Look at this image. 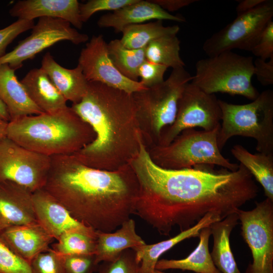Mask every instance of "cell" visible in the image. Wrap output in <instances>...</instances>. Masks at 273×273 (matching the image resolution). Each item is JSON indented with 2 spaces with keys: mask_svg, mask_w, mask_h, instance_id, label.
<instances>
[{
  "mask_svg": "<svg viewBox=\"0 0 273 273\" xmlns=\"http://www.w3.org/2000/svg\"><path fill=\"white\" fill-rule=\"evenodd\" d=\"M129 164L139 185L133 214L166 236L175 226L189 229L208 213L222 220L259 191L241 164L234 171L208 165L165 169L152 161L143 142Z\"/></svg>",
  "mask_w": 273,
  "mask_h": 273,
  "instance_id": "1",
  "label": "cell"
},
{
  "mask_svg": "<svg viewBox=\"0 0 273 273\" xmlns=\"http://www.w3.org/2000/svg\"><path fill=\"white\" fill-rule=\"evenodd\" d=\"M153 273H165V272H163L161 270H159L155 269Z\"/></svg>",
  "mask_w": 273,
  "mask_h": 273,
  "instance_id": "45",
  "label": "cell"
},
{
  "mask_svg": "<svg viewBox=\"0 0 273 273\" xmlns=\"http://www.w3.org/2000/svg\"><path fill=\"white\" fill-rule=\"evenodd\" d=\"M55 240L38 222L0 231V241L29 263L37 255L49 250Z\"/></svg>",
  "mask_w": 273,
  "mask_h": 273,
  "instance_id": "18",
  "label": "cell"
},
{
  "mask_svg": "<svg viewBox=\"0 0 273 273\" xmlns=\"http://www.w3.org/2000/svg\"><path fill=\"white\" fill-rule=\"evenodd\" d=\"M37 221L55 239L64 233L80 231L96 235L97 231L74 218L67 209L43 189L32 193Z\"/></svg>",
  "mask_w": 273,
  "mask_h": 273,
  "instance_id": "15",
  "label": "cell"
},
{
  "mask_svg": "<svg viewBox=\"0 0 273 273\" xmlns=\"http://www.w3.org/2000/svg\"><path fill=\"white\" fill-rule=\"evenodd\" d=\"M266 0H244L240 1L236 8L237 15L254 9L263 4Z\"/></svg>",
  "mask_w": 273,
  "mask_h": 273,
  "instance_id": "42",
  "label": "cell"
},
{
  "mask_svg": "<svg viewBox=\"0 0 273 273\" xmlns=\"http://www.w3.org/2000/svg\"><path fill=\"white\" fill-rule=\"evenodd\" d=\"M136 0H90L80 4L79 12L81 21L86 22L96 13L104 11H115Z\"/></svg>",
  "mask_w": 273,
  "mask_h": 273,
  "instance_id": "34",
  "label": "cell"
},
{
  "mask_svg": "<svg viewBox=\"0 0 273 273\" xmlns=\"http://www.w3.org/2000/svg\"><path fill=\"white\" fill-rule=\"evenodd\" d=\"M40 68L67 101L77 103L85 94L88 81L79 65L73 69L64 68L47 52L42 58Z\"/></svg>",
  "mask_w": 273,
  "mask_h": 273,
  "instance_id": "22",
  "label": "cell"
},
{
  "mask_svg": "<svg viewBox=\"0 0 273 273\" xmlns=\"http://www.w3.org/2000/svg\"><path fill=\"white\" fill-rule=\"evenodd\" d=\"M88 81L97 82L132 94L145 88L140 81L128 79L111 60L102 35L93 36L80 53L78 63Z\"/></svg>",
  "mask_w": 273,
  "mask_h": 273,
  "instance_id": "14",
  "label": "cell"
},
{
  "mask_svg": "<svg viewBox=\"0 0 273 273\" xmlns=\"http://www.w3.org/2000/svg\"><path fill=\"white\" fill-rule=\"evenodd\" d=\"M71 107L95 135L92 142L72 154L82 163L114 171L138 155L143 141L132 94L88 81L82 99Z\"/></svg>",
  "mask_w": 273,
  "mask_h": 273,
  "instance_id": "3",
  "label": "cell"
},
{
  "mask_svg": "<svg viewBox=\"0 0 273 273\" xmlns=\"http://www.w3.org/2000/svg\"><path fill=\"white\" fill-rule=\"evenodd\" d=\"M253 75L264 86L273 84V57L268 61L257 58L253 61Z\"/></svg>",
  "mask_w": 273,
  "mask_h": 273,
  "instance_id": "40",
  "label": "cell"
},
{
  "mask_svg": "<svg viewBox=\"0 0 273 273\" xmlns=\"http://www.w3.org/2000/svg\"><path fill=\"white\" fill-rule=\"evenodd\" d=\"M97 235L80 231H70L63 234L51 245V248L63 255H94Z\"/></svg>",
  "mask_w": 273,
  "mask_h": 273,
  "instance_id": "31",
  "label": "cell"
},
{
  "mask_svg": "<svg viewBox=\"0 0 273 273\" xmlns=\"http://www.w3.org/2000/svg\"><path fill=\"white\" fill-rule=\"evenodd\" d=\"M167 68L162 65L146 60L140 66L138 74L140 81L146 88H149L162 82Z\"/></svg>",
  "mask_w": 273,
  "mask_h": 273,
  "instance_id": "38",
  "label": "cell"
},
{
  "mask_svg": "<svg viewBox=\"0 0 273 273\" xmlns=\"http://www.w3.org/2000/svg\"><path fill=\"white\" fill-rule=\"evenodd\" d=\"M221 118L218 99L214 94H207L189 82L179 101L174 121L162 129L156 145H168L186 129L199 127L212 130L219 128Z\"/></svg>",
  "mask_w": 273,
  "mask_h": 273,
  "instance_id": "10",
  "label": "cell"
},
{
  "mask_svg": "<svg viewBox=\"0 0 273 273\" xmlns=\"http://www.w3.org/2000/svg\"><path fill=\"white\" fill-rule=\"evenodd\" d=\"M140 267L135 251L129 248L115 259L100 263L97 271L98 273H140Z\"/></svg>",
  "mask_w": 273,
  "mask_h": 273,
  "instance_id": "32",
  "label": "cell"
},
{
  "mask_svg": "<svg viewBox=\"0 0 273 273\" xmlns=\"http://www.w3.org/2000/svg\"><path fill=\"white\" fill-rule=\"evenodd\" d=\"M0 119L9 122L11 120V117L8 112V109L0 99Z\"/></svg>",
  "mask_w": 273,
  "mask_h": 273,
  "instance_id": "43",
  "label": "cell"
},
{
  "mask_svg": "<svg viewBox=\"0 0 273 273\" xmlns=\"http://www.w3.org/2000/svg\"><path fill=\"white\" fill-rule=\"evenodd\" d=\"M153 20L178 22L186 21L182 16L170 14L151 0H136L112 13L102 16L98 20L97 25L100 28H112L116 32L122 33L128 26Z\"/></svg>",
  "mask_w": 273,
  "mask_h": 273,
  "instance_id": "17",
  "label": "cell"
},
{
  "mask_svg": "<svg viewBox=\"0 0 273 273\" xmlns=\"http://www.w3.org/2000/svg\"><path fill=\"white\" fill-rule=\"evenodd\" d=\"M236 213L253 257L245 273H273V201L266 198L253 209Z\"/></svg>",
  "mask_w": 273,
  "mask_h": 273,
  "instance_id": "11",
  "label": "cell"
},
{
  "mask_svg": "<svg viewBox=\"0 0 273 273\" xmlns=\"http://www.w3.org/2000/svg\"><path fill=\"white\" fill-rule=\"evenodd\" d=\"M20 82L32 102L43 112L53 113L68 107L67 101L40 68L30 70Z\"/></svg>",
  "mask_w": 273,
  "mask_h": 273,
  "instance_id": "23",
  "label": "cell"
},
{
  "mask_svg": "<svg viewBox=\"0 0 273 273\" xmlns=\"http://www.w3.org/2000/svg\"><path fill=\"white\" fill-rule=\"evenodd\" d=\"M219 129H186L167 145L146 148L152 161L163 168L181 169L201 165H218L230 171H236L239 164L225 158L218 148Z\"/></svg>",
  "mask_w": 273,
  "mask_h": 273,
  "instance_id": "7",
  "label": "cell"
},
{
  "mask_svg": "<svg viewBox=\"0 0 273 273\" xmlns=\"http://www.w3.org/2000/svg\"><path fill=\"white\" fill-rule=\"evenodd\" d=\"M51 158L43 189L74 218L105 233L114 232L130 218L139 185L129 164L108 171L88 166L72 154Z\"/></svg>",
  "mask_w": 273,
  "mask_h": 273,
  "instance_id": "2",
  "label": "cell"
},
{
  "mask_svg": "<svg viewBox=\"0 0 273 273\" xmlns=\"http://www.w3.org/2000/svg\"><path fill=\"white\" fill-rule=\"evenodd\" d=\"M231 153L261 185L266 198L273 201V154H253L240 145L234 146Z\"/></svg>",
  "mask_w": 273,
  "mask_h": 273,
  "instance_id": "27",
  "label": "cell"
},
{
  "mask_svg": "<svg viewBox=\"0 0 273 273\" xmlns=\"http://www.w3.org/2000/svg\"><path fill=\"white\" fill-rule=\"evenodd\" d=\"M211 235L210 226L203 228L200 232L198 245L187 257L181 259L158 260L155 269L162 271L178 269L197 273H221L214 264L209 250L208 244Z\"/></svg>",
  "mask_w": 273,
  "mask_h": 273,
  "instance_id": "26",
  "label": "cell"
},
{
  "mask_svg": "<svg viewBox=\"0 0 273 273\" xmlns=\"http://www.w3.org/2000/svg\"><path fill=\"white\" fill-rule=\"evenodd\" d=\"M179 29L177 25L165 26L162 21L156 20L127 26L122 31V36L119 40L122 46L127 49H145L156 39L164 36L176 35Z\"/></svg>",
  "mask_w": 273,
  "mask_h": 273,
  "instance_id": "28",
  "label": "cell"
},
{
  "mask_svg": "<svg viewBox=\"0 0 273 273\" xmlns=\"http://www.w3.org/2000/svg\"><path fill=\"white\" fill-rule=\"evenodd\" d=\"M0 273H31L30 264L0 241Z\"/></svg>",
  "mask_w": 273,
  "mask_h": 273,
  "instance_id": "35",
  "label": "cell"
},
{
  "mask_svg": "<svg viewBox=\"0 0 273 273\" xmlns=\"http://www.w3.org/2000/svg\"><path fill=\"white\" fill-rule=\"evenodd\" d=\"M37 222L32 193L14 182L1 181L0 231Z\"/></svg>",
  "mask_w": 273,
  "mask_h": 273,
  "instance_id": "16",
  "label": "cell"
},
{
  "mask_svg": "<svg viewBox=\"0 0 273 273\" xmlns=\"http://www.w3.org/2000/svg\"><path fill=\"white\" fill-rule=\"evenodd\" d=\"M107 48L109 57L119 72L130 80L139 81V69L146 60L145 48L127 49L118 39L111 40Z\"/></svg>",
  "mask_w": 273,
  "mask_h": 273,
  "instance_id": "29",
  "label": "cell"
},
{
  "mask_svg": "<svg viewBox=\"0 0 273 273\" xmlns=\"http://www.w3.org/2000/svg\"><path fill=\"white\" fill-rule=\"evenodd\" d=\"M191 83L208 94L240 95L254 100L259 93L252 83L253 57L232 51L199 60Z\"/></svg>",
  "mask_w": 273,
  "mask_h": 273,
  "instance_id": "8",
  "label": "cell"
},
{
  "mask_svg": "<svg viewBox=\"0 0 273 273\" xmlns=\"http://www.w3.org/2000/svg\"><path fill=\"white\" fill-rule=\"evenodd\" d=\"M0 99L6 106L11 120L44 113L31 100L7 64L0 65Z\"/></svg>",
  "mask_w": 273,
  "mask_h": 273,
  "instance_id": "21",
  "label": "cell"
},
{
  "mask_svg": "<svg viewBox=\"0 0 273 273\" xmlns=\"http://www.w3.org/2000/svg\"><path fill=\"white\" fill-rule=\"evenodd\" d=\"M221 220L218 216L208 213L195 225L172 238L155 244H146L136 249V257L140 261V273H153L156 263L163 254L186 239L199 237L203 228Z\"/></svg>",
  "mask_w": 273,
  "mask_h": 273,
  "instance_id": "24",
  "label": "cell"
},
{
  "mask_svg": "<svg viewBox=\"0 0 273 273\" xmlns=\"http://www.w3.org/2000/svg\"><path fill=\"white\" fill-rule=\"evenodd\" d=\"M251 52L258 58L267 60L273 57V21L269 22L262 32Z\"/></svg>",
  "mask_w": 273,
  "mask_h": 273,
  "instance_id": "39",
  "label": "cell"
},
{
  "mask_svg": "<svg viewBox=\"0 0 273 273\" xmlns=\"http://www.w3.org/2000/svg\"><path fill=\"white\" fill-rule=\"evenodd\" d=\"M192 78L184 68L172 69L161 83L132 94L147 148L157 145L162 129L174 121L179 101Z\"/></svg>",
  "mask_w": 273,
  "mask_h": 273,
  "instance_id": "5",
  "label": "cell"
},
{
  "mask_svg": "<svg viewBox=\"0 0 273 273\" xmlns=\"http://www.w3.org/2000/svg\"><path fill=\"white\" fill-rule=\"evenodd\" d=\"M34 25L33 20L18 19L0 29V58L6 54V50L9 44L21 33L31 29Z\"/></svg>",
  "mask_w": 273,
  "mask_h": 273,
  "instance_id": "37",
  "label": "cell"
},
{
  "mask_svg": "<svg viewBox=\"0 0 273 273\" xmlns=\"http://www.w3.org/2000/svg\"><path fill=\"white\" fill-rule=\"evenodd\" d=\"M8 122L0 119V140L6 136Z\"/></svg>",
  "mask_w": 273,
  "mask_h": 273,
  "instance_id": "44",
  "label": "cell"
},
{
  "mask_svg": "<svg viewBox=\"0 0 273 273\" xmlns=\"http://www.w3.org/2000/svg\"><path fill=\"white\" fill-rule=\"evenodd\" d=\"M146 244L135 231V222L129 218L117 231L111 233L97 231L95 261L99 264L112 261L127 249L134 250Z\"/></svg>",
  "mask_w": 273,
  "mask_h": 273,
  "instance_id": "20",
  "label": "cell"
},
{
  "mask_svg": "<svg viewBox=\"0 0 273 273\" xmlns=\"http://www.w3.org/2000/svg\"><path fill=\"white\" fill-rule=\"evenodd\" d=\"M273 1L266 0L236 18L207 38L202 49L208 57L237 49L251 52L264 28L272 21Z\"/></svg>",
  "mask_w": 273,
  "mask_h": 273,
  "instance_id": "9",
  "label": "cell"
},
{
  "mask_svg": "<svg viewBox=\"0 0 273 273\" xmlns=\"http://www.w3.org/2000/svg\"><path fill=\"white\" fill-rule=\"evenodd\" d=\"M51 158L27 149L7 136L0 140V182L9 180L32 193L43 189Z\"/></svg>",
  "mask_w": 273,
  "mask_h": 273,
  "instance_id": "12",
  "label": "cell"
},
{
  "mask_svg": "<svg viewBox=\"0 0 273 273\" xmlns=\"http://www.w3.org/2000/svg\"><path fill=\"white\" fill-rule=\"evenodd\" d=\"M31 34L11 52L0 58V65L7 64L17 70L24 61L33 59L37 54L54 44L68 40L75 44L87 42L89 37L79 32L71 24L63 19L41 17L31 29Z\"/></svg>",
  "mask_w": 273,
  "mask_h": 273,
  "instance_id": "13",
  "label": "cell"
},
{
  "mask_svg": "<svg viewBox=\"0 0 273 273\" xmlns=\"http://www.w3.org/2000/svg\"><path fill=\"white\" fill-rule=\"evenodd\" d=\"M221 123L217 134L221 150L234 136L256 141L259 153L273 154V91L267 89L250 103L237 105L218 99Z\"/></svg>",
  "mask_w": 273,
  "mask_h": 273,
  "instance_id": "6",
  "label": "cell"
},
{
  "mask_svg": "<svg viewBox=\"0 0 273 273\" xmlns=\"http://www.w3.org/2000/svg\"><path fill=\"white\" fill-rule=\"evenodd\" d=\"M63 256L65 273H94L99 265L96 263L94 255Z\"/></svg>",
  "mask_w": 273,
  "mask_h": 273,
  "instance_id": "36",
  "label": "cell"
},
{
  "mask_svg": "<svg viewBox=\"0 0 273 273\" xmlns=\"http://www.w3.org/2000/svg\"><path fill=\"white\" fill-rule=\"evenodd\" d=\"M236 212L212 223L209 226L213 245L210 255L216 267L221 273H241L232 253L230 237L233 229L238 224Z\"/></svg>",
  "mask_w": 273,
  "mask_h": 273,
  "instance_id": "25",
  "label": "cell"
},
{
  "mask_svg": "<svg viewBox=\"0 0 273 273\" xmlns=\"http://www.w3.org/2000/svg\"><path fill=\"white\" fill-rule=\"evenodd\" d=\"M6 136L27 149L52 157L73 154L95 135L90 125L68 107L11 120Z\"/></svg>",
  "mask_w": 273,
  "mask_h": 273,
  "instance_id": "4",
  "label": "cell"
},
{
  "mask_svg": "<svg viewBox=\"0 0 273 273\" xmlns=\"http://www.w3.org/2000/svg\"><path fill=\"white\" fill-rule=\"evenodd\" d=\"M29 264L31 273H65L63 255L51 248L37 255Z\"/></svg>",
  "mask_w": 273,
  "mask_h": 273,
  "instance_id": "33",
  "label": "cell"
},
{
  "mask_svg": "<svg viewBox=\"0 0 273 273\" xmlns=\"http://www.w3.org/2000/svg\"><path fill=\"white\" fill-rule=\"evenodd\" d=\"M180 41L176 35L164 36L151 41L145 48L146 60L172 69L184 68L180 56Z\"/></svg>",
  "mask_w": 273,
  "mask_h": 273,
  "instance_id": "30",
  "label": "cell"
},
{
  "mask_svg": "<svg viewBox=\"0 0 273 273\" xmlns=\"http://www.w3.org/2000/svg\"><path fill=\"white\" fill-rule=\"evenodd\" d=\"M79 6L77 0H22L13 6L9 14L18 19L27 20L41 17L61 19L81 29Z\"/></svg>",
  "mask_w": 273,
  "mask_h": 273,
  "instance_id": "19",
  "label": "cell"
},
{
  "mask_svg": "<svg viewBox=\"0 0 273 273\" xmlns=\"http://www.w3.org/2000/svg\"><path fill=\"white\" fill-rule=\"evenodd\" d=\"M165 11L174 12L179 9L187 7L198 0H151Z\"/></svg>",
  "mask_w": 273,
  "mask_h": 273,
  "instance_id": "41",
  "label": "cell"
}]
</instances>
